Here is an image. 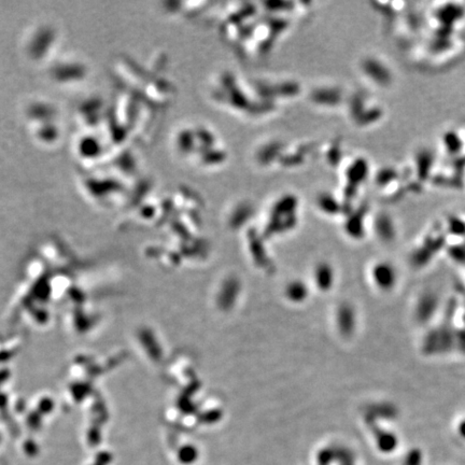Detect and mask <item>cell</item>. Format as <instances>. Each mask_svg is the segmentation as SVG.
Returning <instances> with one entry per match:
<instances>
[{"mask_svg":"<svg viewBox=\"0 0 465 465\" xmlns=\"http://www.w3.org/2000/svg\"><path fill=\"white\" fill-rule=\"evenodd\" d=\"M310 98L317 106L337 107L342 99V90L339 87H318Z\"/></svg>","mask_w":465,"mask_h":465,"instance_id":"obj_1","label":"cell"},{"mask_svg":"<svg viewBox=\"0 0 465 465\" xmlns=\"http://www.w3.org/2000/svg\"><path fill=\"white\" fill-rule=\"evenodd\" d=\"M302 293H306L303 284L302 285H300V284H292L288 289V294L291 297V299H295L296 300V299L303 298L305 296V294H302Z\"/></svg>","mask_w":465,"mask_h":465,"instance_id":"obj_2","label":"cell"}]
</instances>
